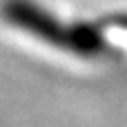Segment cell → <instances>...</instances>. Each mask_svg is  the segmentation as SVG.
I'll return each instance as SVG.
<instances>
[{
	"label": "cell",
	"instance_id": "obj_1",
	"mask_svg": "<svg viewBox=\"0 0 127 127\" xmlns=\"http://www.w3.org/2000/svg\"><path fill=\"white\" fill-rule=\"evenodd\" d=\"M0 16L9 25L40 38L56 49L69 51L71 47V27H65L49 11H45L31 0H4L0 4Z\"/></svg>",
	"mask_w": 127,
	"mask_h": 127
},
{
	"label": "cell",
	"instance_id": "obj_2",
	"mask_svg": "<svg viewBox=\"0 0 127 127\" xmlns=\"http://www.w3.org/2000/svg\"><path fill=\"white\" fill-rule=\"evenodd\" d=\"M107 49L105 36L100 29L92 27V25H76L71 27V54L78 56H98Z\"/></svg>",
	"mask_w": 127,
	"mask_h": 127
}]
</instances>
